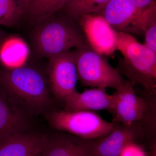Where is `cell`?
Instances as JSON below:
<instances>
[{"label":"cell","instance_id":"cell-7","mask_svg":"<svg viewBox=\"0 0 156 156\" xmlns=\"http://www.w3.org/2000/svg\"><path fill=\"white\" fill-rule=\"evenodd\" d=\"M114 94L115 107L113 122L131 127L149 119L150 104L147 98L137 95L129 81H126Z\"/></svg>","mask_w":156,"mask_h":156},{"label":"cell","instance_id":"cell-13","mask_svg":"<svg viewBox=\"0 0 156 156\" xmlns=\"http://www.w3.org/2000/svg\"><path fill=\"white\" fill-rule=\"evenodd\" d=\"M47 134L27 131L0 141V156H36L41 153Z\"/></svg>","mask_w":156,"mask_h":156},{"label":"cell","instance_id":"cell-24","mask_svg":"<svg viewBox=\"0 0 156 156\" xmlns=\"http://www.w3.org/2000/svg\"><path fill=\"white\" fill-rule=\"evenodd\" d=\"M41 153V154H39L37 155L36 156H42V154Z\"/></svg>","mask_w":156,"mask_h":156},{"label":"cell","instance_id":"cell-2","mask_svg":"<svg viewBox=\"0 0 156 156\" xmlns=\"http://www.w3.org/2000/svg\"><path fill=\"white\" fill-rule=\"evenodd\" d=\"M116 50L123 56L119 58L117 69L133 87H141L147 95H155L156 53L130 34L116 31Z\"/></svg>","mask_w":156,"mask_h":156},{"label":"cell","instance_id":"cell-18","mask_svg":"<svg viewBox=\"0 0 156 156\" xmlns=\"http://www.w3.org/2000/svg\"><path fill=\"white\" fill-rule=\"evenodd\" d=\"M17 0H0V24L13 27L23 14Z\"/></svg>","mask_w":156,"mask_h":156},{"label":"cell","instance_id":"cell-20","mask_svg":"<svg viewBox=\"0 0 156 156\" xmlns=\"http://www.w3.org/2000/svg\"><path fill=\"white\" fill-rule=\"evenodd\" d=\"M120 156H148V154L142 146L133 141L125 146Z\"/></svg>","mask_w":156,"mask_h":156},{"label":"cell","instance_id":"cell-9","mask_svg":"<svg viewBox=\"0 0 156 156\" xmlns=\"http://www.w3.org/2000/svg\"><path fill=\"white\" fill-rule=\"evenodd\" d=\"M98 14L116 31L141 34L147 28L132 0H111Z\"/></svg>","mask_w":156,"mask_h":156},{"label":"cell","instance_id":"cell-5","mask_svg":"<svg viewBox=\"0 0 156 156\" xmlns=\"http://www.w3.org/2000/svg\"><path fill=\"white\" fill-rule=\"evenodd\" d=\"M44 115L49 125L55 130L84 139L103 137L115 128V123L106 122L93 111L52 109Z\"/></svg>","mask_w":156,"mask_h":156},{"label":"cell","instance_id":"cell-17","mask_svg":"<svg viewBox=\"0 0 156 156\" xmlns=\"http://www.w3.org/2000/svg\"><path fill=\"white\" fill-rule=\"evenodd\" d=\"M111 0H69L63 8L74 20L82 15L99 14Z\"/></svg>","mask_w":156,"mask_h":156},{"label":"cell","instance_id":"cell-12","mask_svg":"<svg viewBox=\"0 0 156 156\" xmlns=\"http://www.w3.org/2000/svg\"><path fill=\"white\" fill-rule=\"evenodd\" d=\"M63 105L62 110L66 111L94 112L105 110L113 115L115 111V96L114 94H108L105 89H87L82 93L76 91L68 98Z\"/></svg>","mask_w":156,"mask_h":156},{"label":"cell","instance_id":"cell-23","mask_svg":"<svg viewBox=\"0 0 156 156\" xmlns=\"http://www.w3.org/2000/svg\"><path fill=\"white\" fill-rule=\"evenodd\" d=\"M6 34L2 31L0 30V44H2L5 41Z\"/></svg>","mask_w":156,"mask_h":156},{"label":"cell","instance_id":"cell-1","mask_svg":"<svg viewBox=\"0 0 156 156\" xmlns=\"http://www.w3.org/2000/svg\"><path fill=\"white\" fill-rule=\"evenodd\" d=\"M0 87L31 117L53 109L48 78L38 69L27 66L0 69Z\"/></svg>","mask_w":156,"mask_h":156},{"label":"cell","instance_id":"cell-19","mask_svg":"<svg viewBox=\"0 0 156 156\" xmlns=\"http://www.w3.org/2000/svg\"><path fill=\"white\" fill-rule=\"evenodd\" d=\"M133 3L145 20L156 14L155 0H132Z\"/></svg>","mask_w":156,"mask_h":156},{"label":"cell","instance_id":"cell-11","mask_svg":"<svg viewBox=\"0 0 156 156\" xmlns=\"http://www.w3.org/2000/svg\"><path fill=\"white\" fill-rule=\"evenodd\" d=\"M32 118L0 87V141L29 131Z\"/></svg>","mask_w":156,"mask_h":156},{"label":"cell","instance_id":"cell-22","mask_svg":"<svg viewBox=\"0 0 156 156\" xmlns=\"http://www.w3.org/2000/svg\"><path fill=\"white\" fill-rule=\"evenodd\" d=\"M30 0H17L20 7L22 9L23 13L25 12L27 9Z\"/></svg>","mask_w":156,"mask_h":156},{"label":"cell","instance_id":"cell-4","mask_svg":"<svg viewBox=\"0 0 156 156\" xmlns=\"http://www.w3.org/2000/svg\"><path fill=\"white\" fill-rule=\"evenodd\" d=\"M78 78L82 86L106 89H120L126 81L105 55L87 44L73 51Z\"/></svg>","mask_w":156,"mask_h":156},{"label":"cell","instance_id":"cell-14","mask_svg":"<svg viewBox=\"0 0 156 156\" xmlns=\"http://www.w3.org/2000/svg\"><path fill=\"white\" fill-rule=\"evenodd\" d=\"M139 126L127 127L115 123L114 129L103 137L95 140L93 156H120L125 146L135 141L139 135Z\"/></svg>","mask_w":156,"mask_h":156},{"label":"cell","instance_id":"cell-8","mask_svg":"<svg viewBox=\"0 0 156 156\" xmlns=\"http://www.w3.org/2000/svg\"><path fill=\"white\" fill-rule=\"evenodd\" d=\"M87 44L97 53L111 56L116 50V31L100 14H87L74 20Z\"/></svg>","mask_w":156,"mask_h":156},{"label":"cell","instance_id":"cell-10","mask_svg":"<svg viewBox=\"0 0 156 156\" xmlns=\"http://www.w3.org/2000/svg\"><path fill=\"white\" fill-rule=\"evenodd\" d=\"M95 140L87 139L64 131L47 134L42 156H93Z\"/></svg>","mask_w":156,"mask_h":156},{"label":"cell","instance_id":"cell-16","mask_svg":"<svg viewBox=\"0 0 156 156\" xmlns=\"http://www.w3.org/2000/svg\"><path fill=\"white\" fill-rule=\"evenodd\" d=\"M69 0H30L26 10L29 16L37 20L47 19L63 9Z\"/></svg>","mask_w":156,"mask_h":156},{"label":"cell","instance_id":"cell-3","mask_svg":"<svg viewBox=\"0 0 156 156\" xmlns=\"http://www.w3.org/2000/svg\"><path fill=\"white\" fill-rule=\"evenodd\" d=\"M41 22L32 36L34 49L40 57L49 58L88 44L80 26L69 16Z\"/></svg>","mask_w":156,"mask_h":156},{"label":"cell","instance_id":"cell-21","mask_svg":"<svg viewBox=\"0 0 156 156\" xmlns=\"http://www.w3.org/2000/svg\"><path fill=\"white\" fill-rule=\"evenodd\" d=\"M144 44L156 53V21L152 23L146 30Z\"/></svg>","mask_w":156,"mask_h":156},{"label":"cell","instance_id":"cell-6","mask_svg":"<svg viewBox=\"0 0 156 156\" xmlns=\"http://www.w3.org/2000/svg\"><path fill=\"white\" fill-rule=\"evenodd\" d=\"M48 58L47 78L50 93L64 103L77 91L79 78L73 51L68 50Z\"/></svg>","mask_w":156,"mask_h":156},{"label":"cell","instance_id":"cell-15","mask_svg":"<svg viewBox=\"0 0 156 156\" xmlns=\"http://www.w3.org/2000/svg\"><path fill=\"white\" fill-rule=\"evenodd\" d=\"M0 49V60L6 67H17L25 60L27 48L22 41L18 39L5 41Z\"/></svg>","mask_w":156,"mask_h":156}]
</instances>
